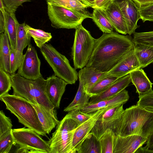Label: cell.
<instances>
[{"label":"cell","mask_w":153,"mask_h":153,"mask_svg":"<svg viewBox=\"0 0 153 153\" xmlns=\"http://www.w3.org/2000/svg\"><path fill=\"white\" fill-rule=\"evenodd\" d=\"M47 4L59 5L75 10L87 16L92 18V14L88 10V7L80 0H47Z\"/></svg>","instance_id":"83f0119b"},{"label":"cell","mask_w":153,"mask_h":153,"mask_svg":"<svg viewBox=\"0 0 153 153\" xmlns=\"http://www.w3.org/2000/svg\"><path fill=\"white\" fill-rule=\"evenodd\" d=\"M24 27L26 32L33 39L36 46L40 48L52 37L51 33L34 28L26 23Z\"/></svg>","instance_id":"f1b7e54d"},{"label":"cell","mask_w":153,"mask_h":153,"mask_svg":"<svg viewBox=\"0 0 153 153\" xmlns=\"http://www.w3.org/2000/svg\"><path fill=\"white\" fill-rule=\"evenodd\" d=\"M108 107L100 109L93 112V115L89 119L77 127L73 139V146L74 153H77L82 142L91 132L99 117Z\"/></svg>","instance_id":"9a60e30c"},{"label":"cell","mask_w":153,"mask_h":153,"mask_svg":"<svg viewBox=\"0 0 153 153\" xmlns=\"http://www.w3.org/2000/svg\"><path fill=\"white\" fill-rule=\"evenodd\" d=\"M146 145L145 147L147 149L153 150V130L150 135L148 138L146 142Z\"/></svg>","instance_id":"bcb514c9"},{"label":"cell","mask_w":153,"mask_h":153,"mask_svg":"<svg viewBox=\"0 0 153 153\" xmlns=\"http://www.w3.org/2000/svg\"><path fill=\"white\" fill-rule=\"evenodd\" d=\"M140 68L134 48L127 53L111 70L107 72L106 75L119 78Z\"/></svg>","instance_id":"5bb4252c"},{"label":"cell","mask_w":153,"mask_h":153,"mask_svg":"<svg viewBox=\"0 0 153 153\" xmlns=\"http://www.w3.org/2000/svg\"><path fill=\"white\" fill-rule=\"evenodd\" d=\"M93 113H87L77 109L68 112L67 114L72 120L81 124L89 119L93 115Z\"/></svg>","instance_id":"f35d334b"},{"label":"cell","mask_w":153,"mask_h":153,"mask_svg":"<svg viewBox=\"0 0 153 153\" xmlns=\"http://www.w3.org/2000/svg\"><path fill=\"white\" fill-rule=\"evenodd\" d=\"M24 54L23 52L16 49H12L10 47V74H15L22 62Z\"/></svg>","instance_id":"d590c367"},{"label":"cell","mask_w":153,"mask_h":153,"mask_svg":"<svg viewBox=\"0 0 153 153\" xmlns=\"http://www.w3.org/2000/svg\"><path fill=\"white\" fill-rule=\"evenodd\" d=\"M26 23L24 22L19 25L16 49L23 52L24 49L30 44L31 36L24 28Z\"/></svg>","instance_id":"d6a6232c"},{"label":"cell","mask_w":153,"mask_h":153,"mask_svg":"<svg viewBox=\"0 0 153 153\" xmlns=\"http://www.w3.org/2000/svg\"><path fill=\"white\" fill-rule=\"evenodd\" d=\"M139 10L140 19L143 22L147 21L153 22V3Z\"/></svg>","instance_id":"b9f144b4"},{"label":"cell","mask_w":153,"mask_h":153,"mask_svg":"<svg viewBox=\"0 0 153 153\" xmlns=\"http://www.w3.org/2000/svg\"><path fill=\"white\" fill-rule=\"evenodd\" d=\"M118 79L105 74L90 89L87 94L91 97L98 95L107 89Z\"/></svg>","instance_id":"4dcf8cb0"},{"label":"cell","mask_w":153,"mask_h":153,"mask_svg":"<svg viewBox=\"0 0 153 153\" xmlns=\"http://www.w3.org/2000/svg\"><path fill=\"white\" fill-rule=\"evenodd\" d=\"M13 126L10 119L7 117L2 110L0 111V136L10 131Z\"/></svg>","instance_id":"60d3db41"},{"label":"cell","mask_w":153,"mask_h":153,"mask_svg":"<svg viewBox=\"0 0 153 153\" xmlns=\"http://www.w3.org/2000/svg\"><path fill=\"white\" fill-rule=\"evenodd\" d=\"M12 129L0 136V153H9L15 144Z\"/></svg>","instance_id":"836d02e7"},{"label":"cell","mask_w":153,"mask_h":153,"mask_svg":"<svg viewBox=\"0 0 153 153\" xmlns=\"http://www.w3.org/2000/svg\"><path fill=\"white\" fill-rule=\"evenodd\" d=\"M139 9L153 3V0H132Z\"/></svg>","instance_id":"ee69618b"},{"label":"cell","mask_w":153,"mask_h":153,"mask_svg":"<svg viewBox=\"0 0 153 153\" xmlns=\"http://www.w3.org/2000/svg\"><path fill=\"white\" fill-rule=\"evenodd\" d=\"M129 98L128 91L124 89L112 98L88 105L81 110L87 113H93L104 108L124 105L128 101Z\"/></svg>","instance_id":"ac0fdd59"},{"label":"cell","mask_w":153,"mask_h":153,"mask_svg":"<svg viewBox=\"0 0 153 153\" xmlns=\"http://www.w3.org/2000/svg\"><path fill=\"white\" fill-rule=\"evenodd\" d=\"M10 46L8 37L4 32L0 35V68L10 74Z\"/></svg>","instance_id":"d4e9b609"},{"label":"cell","mask_w":153,"mask_h":153,"mask_svg":"<svg viewBox=\"0 0 153 153\" xmlns=\"http://www.w3.org/2000/svg\"><path fill=\"white\" fill-rule=\"evenodd\" d=\"M48 16L51 26L56 29H76L88 17L73 9L47 4Z\"/></svg>","instance_id":"9c48e42d"},{"label":"cell","mask_w":153,"mask_h":153,"mask_svg":"<svg viewBox=\"0 0 153 153\" xmlns=\"http://www.w3.org/2000/svg\"><path fill=\"white\" fill-rule=\"evenodd\" d=\"M113 2V0H96L93 9L100 8L105 10Z\"/></svg>","instance_id":"7bdbcfd3"},{"label":"cell","mask_w":153,"mask_h":153,"mask_svg":"<svg viewBox=\"0 0 153 153\" xmlns=\"http://www.w3.org/2000/svg\"><path fill=\"white\" fill-rule=\"evenodd\" d=\"M77 153H101L98 139L91 132L82 142Z\"/></svg>","instance_id":"f546056e"},{"label":"cell","mask_w":153,"mask_h":153,"mask_svg":"<svg viewBox=\"0 0 153 153\" xmlns=\"http://www.w3.org/2000/svg\"><path fill=\"white\" fill-rule=\"evenodd\" d=\"M40 49L45 60L51 67L54 75L68 84H74L78 78V73L71 65L69 60L50 44L45 43Z\"/></svg>","instance_id":"5b68a950"},{"label":"cell","mask_w":153,"mask_h":153,"mask_svg":"<svg viewBox=\"0 0 153 153\" xmlns=\"http://www.w3.org/2000/svg\"><path fill=\"white\" fill-rule=\"evenodd\" d=\"M0 100L5 104L6 109L17 117L19 123L40 135L47 137L35 109L28 101L21 96L8 93L0 97Z\"/></svg>","instance_id":"277c9868"},{"label":"cell","mask_w":153,"mask_h":153,"mask_svg":"<svg viewBox=\"0 0 153 153\" xmlns=\"http://www.w3.org/2000/svg\"><path fill=\"white\" fill-rule=\"evenodd\" d=\"M19 24L15 13L6 11L4 32L8 37L11 48L12 49H16Z\"/></svg>","instance_id":"603a6c76"},{"label":"cell","mask_w":153,"mask_h":153,"mask_svg":"<svg viewBox=\"0 0 153 153\" xmlns=\"http://www.w3.org/2000/svg\"><path fill=\"white\" fill-rule=\"evenodd\" d=\"M41 64L36 50L30 44L24 55L22 62L17 73L22 77L31 80L42 77L40 70Z\"/></svg>","instance_id":"30bf717a"},{"label":"cell","mask_w":153,"mask_h":153,"mask_svg":"<svg viewBox=\"0 0 153 153\" xmlns=\"http://www.w3.org/2000/svg\"><path fill=\"white\" fill-rule=\"evenodd\" d=\"M123 105L108 107L99 117L91 132L99 139L107 129L112 130L115 122L124 110Z\"/></svg>","instance_id":"8fae6325"},{"label":"cell","mask_w":153,"mask_h":153,"mask_svg":"<svg viewBox=\"0 0 153 153\" xmlns=\"http://www.w3.org/2000/svg\"><path fill=\"white\" fill-rule=\"evenodd\" d=\"M71 57L74 68L82 69L85 67L92 52L96 39L82 25L75 29Z\"/></svg>","instance_id":"52a82bcc"},{"label":"cell","mask_w":153,"mask_h":153,"mask_svg":"<svg viewBox=\"0 0 153 153\" xmlns=\"http://www.w3.org/2000/svg\"><path fill=\"white\" fill-rule=\"evenodd\" d=\"M115 135L148 137L153 130V111L137 105L124 110L112 130Z\"/></svg>","instance_id":"7a4b0ae2"},{"label":"cell","mask_w":153,"mask_h":153,"mask_svg":"<svg viewBox=\"0 0 153 153\" xmlns=\"http://www.w3.org/2000/svg\"><path fill=\"white\" fill-rule=\"evenodd\" d=\"M135 153H153V150L147 149L144 147L139 148Z\"/></svg>","instance_id":"c3c4849f"},{"label":"cell","mask_w":153,"mask_h":153,"mask_svg":"<svg viewBox=\"0 0 153 153\" xmlns=\"http://www.w3.org/2000/svg\"><path fill=\"white\" fill-rule=\"evenodd\" d=\"M115 135L110 129L106 130L99 139L101 153H113L114 142Z\"/></svg>","instance_id":"1f68e13d"},{"label":"cell","mask_w":153,"mask_h":153,"mask_svg":"<svg viewBox=\"0 0 153 153\" xmlns=\"http://www.w3.org/2000/svg\"><path fill=\"white\" fill-rule=\"evenodd\" d=\"M139 100L137 105L149 110L153 111V91L139 95Z\"/></svg>","instance_id":"74e56055"},{"label":"cell","mask_w":153,"mask_h":153,"mask_svg":"<svg viewBox=\"0 0 153 153\" xmlns=\"http://www.w3.org/2000/svg\"><path fill=\"white\" fill-rule=\"evenodd\" d=\"M46 91L48 98L55 108H59L62 97L68 84L54 74L47 77Z\"/></svg>","instance_id":"2e32d148"},{"label":"cell","mask_w":153,"mask_h":153,"mask_svg":"<svg viewBox=\"0 0 153 153\" xmlns=\"http://www.w3.org/2000/svg\"><path fill=\"white\" fill-rule=\"evenodd\" d=\"M13 94L22 97L30 102L38 103L57 118L54 107L48 97L47 80L43 77L33 80L27 79L18 74H10Z\"/></svg>","instance_id":"3957f363"},{"label":"cell","mask_w":153,"mask_h":153,"mask_svg":"<svg viewBox=\"0 0 153 153\" xmlns=\"http://www.w3.org/2000/svg\"><path fill=\"white\" fill-rule=\"evenodd\" d=\"M129 74L131 82L135 86L136 92L139 95L148 93L152 90L153 83L142 68L134 70L130 72Z\"/></svg>","instance_id":"ffe728a7"},{"label":"cell","mask_w":153,"mask_h":153,"mask_svg":"<svg viewBox=\"0 0 153 153\" xmlns=\"http://www.w3.org/2000/svg\"><path fill=\"white\" fill-rule=\"evenodd\" d=\"M80 1L88 7H92L95 4L96 0H80Z\"/></svg>","instance_id":"7dc6e473"},{"label":"cell","mask_w":153,"mask_h":153,"mask_svg":"<svg viewBox=\"0 0 153 153\" xmlns=\"http://www.w3.org/2000/svg\"><path fill=\"white\" fill-rule=\"evenodd\" d=\"M79 84L77 91L72 101L64 110L65 112L77 109L81 110L88 105L91 97L85 91L84 87V81L78 74Z\"/></svg>","instance_id":"44dd1931"},{"label":"cell","mask_w":153,"mask_h":153,"mask_svg":"<svg viewBox=\"0 0 153 153\" xmlns=\"http://www.w3.org/2000/svg\"><path fill=\"white\" fill-rule=\"evenodd\" d=\"M16 153H51L49 143L33 129L25 127L12 129Z\"/></svg>","instance_id":"ba28073f"},{"label":"cell","mask_w":153,"mask_h":153,"mask_svg":"<svg viewBox=\"0 0 153 153\" xmlns=\"http://www.w3.org/2000/svg\"><path fill=\"white\" fill-rule=\"evenodd\" d=\"M131 82L129 74L118 78L106 90L98 95L91 97L88 105L114 97L125 89Z\"/></svg>","instance_id":"e0dca14e"},{"label":"cell","mask_w":153,"mask_h":153,"mask_svg":"<svg viewBox=\"0 0 153 153\" xmlns=\"http://www.w3.org/2000/svg\"><path fill=\"white\" fill-rule=\"evenodd\" d=\"M10 74L0 68V97L11 90L12 83Z\"/></svg>","instance_id":"e575fe53"},{"label":"cell","mask_w":153,"mask_h":153,"mask_svg":"<svg viewBox=\"0 0 153 153\" xmlns=\"http://www.w3.org/2000/svg\"><path fill=\"white\" fill-rule=\"evenodd\" d=\"M130 35L113 32L103 33L96 39L94 48L86 66L102 72L111 70L129 51L134 43Z\"/></svg>","instance_id":"6da1fadb"},{"label":"cell","mask_w":153,"mask_h":153,"mask_svg":"<svg viewBox=\"0 0 153 153\" xmlns=\"http://www.w3.org/2000/svg\"><path fill=\"white\" fill-rule=\"evenodd\" d=\"M30 102L35 109L44 130L46 134H49L59 121L40 105Z\"/></svg>","instance_id":"7402d4cb"},{"label":"cell","mask_w":153,"mask_h":153,"mask_svg":"<svg viewBox=\"0 0 153 153\" xmlns=\"http://www.w3.org/2000/svg\"><path fill=\"white\" fill-rule=\"evenodd\" d=\"M120 8L125 19L128 33L133 34L139 27L137 22L140 19L139 8L132 0H113Z\"/></svg>","instance_id":"4fadbf2b"},{"label":"cell","mask_w":153,"mask_h":153,"mask_svg":"<svg viewBox=\"0 0 153 153\" xmlns=\"http://www.w3.org/2000/svg\"><path fill=\"white\" fill-rule=\"evenodd\" d=\"M93 9L91 19L100 29L103 33L113 32V27L105 10L100 8Z\"/></svg>","instance_id":"4316f807"},{"label":"cell","mask_w":153,"mask_h":153,"mask_svg":"<svg viewBox=\"0 0 153 153\" xmlns=\"http://www.w3.org/2000/svg\"><path fill=\"white\" fill-rule=\"evenodd\" d=\"M80 125L67 114L57 125L55 131L48 141L51 153H74L73 139Z\"/></svg>","instance_id":"8992f818"},{"label":"cell","mask_w":153,"mask_h":153,"mask_svg":"<svg viewBox=\"0 0 153 153\" xmlns=\"http://www.w3.org/2000/svg\"><path fill=\"white\" fill-rule=\"evenodd\" d=\"M134 50L141 68L153 62V47L134 44Z\"/></svg>","instance_id":"484cf974"},{"label":"cell","mask_w":153,"mask_h":153,"mask_svg":"<svg viewBox=\"0 0 153 153\" xmlns=\"http://www.w3.org/2000/svg\"><path fill=\"white\" fill-rule=\"evenodd\" d=\"M134 44H142L153 47V31L134 32L132 39Z\"/></svg>","instance_id":"8d00e7d4"},{"label":"cell","mask_w":153,"mask_h":153,"mask_svg":"<svg viewBox=\"0 0 153 153\" xmlns=\"http://www.w3.org/2000/svg\"><path fill=\"white\" fill-rule=\"evenodd\" d=\"M5 11L10 13H15L18 8L23 3L31 0H2Z\"/></svg>","instance_id":"ab89813d"},{"label":"cell","mask_w":153,"mask_h":153,"mask_svg":"<svg viewBox=\"0 0 153 153\" xmlns=\"http://www.w3.org/2000/svg\"><path fill=\"white\" fill-rule=\"evenodd\" d=\"M6 12L3 13L0 11V33H4L5 31Z\"/></svg>","instance_id":"f6af8a7d"},{"label":"cell","mask_w":153,"mask_h":153,"mask_svg":"<svg viewBox=\"0 0 153 153\" xmlns=\"http://www.w3.org/2000/svg\"><path fill=\"white\" fill-rule=\"evenodd\" d=\"M104 10L114 29L123 34H127V24L119 6L113 2Z\"/></svg>","instance_id":"d6986e66"},{"label":"cell","mask_w":153,"mask_h":153,"mask_svg":"<svg viewBox=\"0 0 153 153\" xmlns=\"http://www.w3.org/2000/svg\"><path fill=\"white\" fill-rule=\"evenodd\" d=\"M148 137L137 135H115L113 153H134L147 142Z\"/></svg>","instance_id":"7c38bea8"},{"label":"cell","mask_w":153,"mask_h":153,"mask_svg":"<svg viewBox=\"0 0 153 153\" xmlns=\"http://www.w3.org/2000/svg\"><path fill=\"white\" fill-rule=\"evenodd\" d=\"M107 72H102L95 68L86 66L79 71L78 74L84 80V89L87 94L90 89L102 78Z\"/></svg>","instance_id":"cb8c5ba5"}]
</instances>
